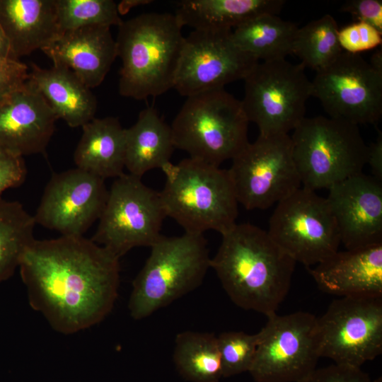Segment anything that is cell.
Returning <instances> with one entry per match:
<instances>
[{
  "label": "cell",
  "instance_id": "6da1fadb",
  "mask_svg": "<svg viewBox=\"0 0 382 382\" xmlns=\"http://www.w3.org/2000/svg\"><path fill=\"white\" fill-rule=\"evenodd\" d=\"M120 258L91 239L36 240L19 268L30 306L58 332L73 334L101 322L120 284Z\"/></svg>",
  "mask_w": 382,
  "mask_h": 382
},
{
  "label": "cell",
  "instance_id": "7a4b0ae2",
  "mask_svg": "<svg viewBox=\"0 0 382 382\" xmlns=\"http://www.w3.org/2000/svg\"><path fill=\"white\" fill-rule=\"evenodd\" d=\"M212 268L238 307L267 317L277 311L290 289L296 262L250 224H236L221 234Z\"/></svg>",
  "mask_w": 382,
  "mask_h": 382
},
{
  "label": "cell",
  "instance_id": "3957f363",
  "mask_svg": "<svg viewBox=\"0 0 382 382\" xmlns=\"http://www.w3.org/2000/svg\"><path fill=\"white\" fill-rule=\"evenodd\" d=\"M117 28L120 94L141 100L173 88L185 40L175 13H141Z\"/></svg>",
  "mask_w": 382,
  "mask_h": 382
},
{
  "label": "cell",
  "instance_id": "277c9868",
  "mask_svg": "<svg viewBox=\"0 0 382 382\" xmlns=\"http://www.w3.org/2000/svg\"><path fill=\"white\" fill-rule=\"evenodd\" d=\"M161 170L166 182L159 193L166 216L185 232L222 234L236 224L238 202L228 169L187 158Z\"/></svg>",
  "mask_w": 382,
  "mask_h": 382
},
{
  "label": "cell",
  "instance_id": "5b68a950",
  "mask_svg": "<svg viewBox=\"0 0 382 382\" xmlns=\"http://www.w3.org/2000/svg\"><path fill=\"white\" fill-rule=\"evenodd\" d=\"M150 248L149 257L132 282L128 303L135 320L147 318L197 288L210 268L203 234L161 235Z\"/></svg>",
  "mask_w": 382,
  "mask_h": 382
},
{
  "label": "cell",
  "instance_id": "8992f818",
  "mask_svg": "<svg viewBox=\"0 0 382 382\" xmlns=\"http://www.w3.org/2000/svg\"><path fill=\"white\" fill-rule=\"evenodd\" d=\"M248 124L241 100L219 88L187 97L170 127L175 149L219 166L249 143Z\"/></svg>",
  "mask_w": 382,
  "mask_h": 382
},
{
  "label": "cell",
  "instance_id": "52a82bcc",
  "mask_svg": "<svg viewBox=\"0 0 382 382\" xmlns=\"http://www.w3.org/2000/svg\"><path fill=\"white\" fill-rule=\"evenodd\" d=\"M293 131L292 155L303 187L329 189L362 173L368 146L358 125L316 116L305 117Z\"/></svg>",
  "mask_w": 382,
  "mask_h": 382
},
{
  "label": "cell",
  "instance_id": "ba28073f",
  "mask_svg": "<svg viewBox=\"0 0 382 382\" xmlns=\"http://www.w3.org/2000/svg\"><path fill=\"white\" fill-rule=\"evenodd\" d=\"M304 70L301 63L266 61L258 62L244 79L242 105L260 135L289 134L306 117L311 81Z\"/></svg>",
  "mask_w": 382,
  "mask_h": 382
},
{
  "label": "cell",
  "instance_id": "9c48e42d",
  "mask_svg": "<svg viewBox=\"0 0 382 382\" xmlns=\"http://www.w3.org/2000/svg\"><path fill=\"white\" fill-rule=\"evenodd\" d=\"M166 217L159 192L124 173L108 190L91 240L120 258L134 248L154 245Z\"/></svg>",
  "mask_w": 382,
  "mask_h": 382
},
{
  "label": "cell",
  "instance_id": "30bf717a",
  "mask_svg": "<svg viewBox=\"0 0 382 382\" xmlns=\"http://www.w3.org/2000/svg\"><path fill=\"white\" fill-rule=\"evenodd\" d=\"M317 320L305 311L267 316L249 371L254 381L299 382L309 376L321 357Z\"/></svg>",
  "mask_w": 382,
  "mask_h": 382
},
{
  "label": "cell",
  "instance_id": "8fae6325",
  "mask_svg": "<svg viewBox=\"0 0 382 382\" xmlns=\"http://www.w3.org/2000/svg\"><path fill=\"white\" fill-rule=\"evenodd\" d=\"M238 204L265 209L301 187L289 134L259 135L233 159L228 169Z\"/></svg>",
  "mask_w": 382,
  "mask_h": 382
},
{
  "label": "cell",
  "instance_id": "7c38bea8",
  "mask_svg": "<svg viewBox=\"0 0 382 382\" xmlns=\"http://www.w3.org/2000/svg\"><path fill=\"white\" fill-rule=\"evenodd\" d=\"M267 232L285 253L307 268L335 253L341 243L326 197L305 187L277 204Z\"/></svg>",
  "mask_w": 382,
  "mask_h": 382
},
{
  "label": "cell",
  "instance_id": "4fadbf2b",
  "mask_svg": "<svg viewBox=\"0 0 382 382\" xmlns=\"http://www.w3.org/2000/svg\"><path fill=\"white\" fill-rule=\"evenodd\" d=\"M321 357L361 368L382 352V297L344 296L318 318Z\"/></svg>",
  "mask_w": 382,
  "mask_h": 382
},
{
  "label": "cell",
  "instance_id": "5bb4252c",
  "mask_svg": "<svg viewBox=\"0 0 382 382\" xmlns=\"http://www.w3.org/2000/svg\"><path fill=\"white\" fill-rule=\"evenodd\" d=\"M311 96L320 100L330 117L374 125L382 115V74L360 54L342 51L316 72Z\"/></svg>",
  "mask_w": 382,
  "mask_h": 382
},
{
  "label": "cell",
  "instance_id": "9a60e30c",
  "mask_svg": "<svg viewBox=\"0 0 382 382\" xmlns=\"http://www.w3.org/2000/svg\"><path fill=\"white\" fill-rule=\"evenodd\" d=\"M257 63L235 44L231 30H193L185 37L173 88L186 98L224 88Z\"/></svg>",
  "mask_w": 382,
  "mask_h": 382
},
{
  "label": "cell",
  "instance_id": "2e32d148",
  "mask_svg": "<svg viewBox=\"0 0 382 382\" xmlns=\"http://www.w3.org/2000/svg\"><path fill=\"white\" fill-rule=\"evenodd\" d=\"M108 190L105 180L79 168L53 174L33 216L35 224L65 236H82L99 219Z\"/></svg>",
  "mask_w": 382,
  "mask_h": 382
},
{
  "label": "cell",
  "instance_id": "e0dca14e",
  "mask_svg": "<svg viewBox=\"0 0 382 382\" xmlns=\"http://www.w3.org/2000/svg\"><path fill=\"white\" fill-rule=\"evenodd\" d=\"M326 199L346 249L382 243V183L363 173L328 189Z\"/></svg>",
  "mask_w": 382,
  "mask_h": 382
},
{
  "label": "cell",
  "instance_id": "ac0fdd59",
  "mask_svg": "<svg viewBox=\"0 0 382 382\" xmlns=\"http://www.w3.org/2000/svg\"><path fill=\"white\" fill-rule=\"evenodd\" d=\"M58 120L30 83L0 105V146L21 156L45 152Z\"/></svg>",
  "mask_w": 382,
  "mask_h": 382
},
{
  "label": "cell",
  "instance_id": "d6986e66",
  "mask_svg": "<svg viewBox=\"0 0 382 382\" xmlns=\"http://www.w3.org/2000/svg\"><path fill=\"white\" fill-rule=\"evenodd\" d=\"M42 51L53 64L71 70L90 89L103 81L117 57L110 28L103 25L65 31Z\"/></svg>",
  "mask_w": 382,
  "mask_h": 382
},
{
  "label": "cell",
  "instance_id": "ffe728a7",
  "mask_svg": "<svg viewBox=\"0 0 382 382\" xmlns=\"http://www.w3.org/2000/svg\"><path fill=\"white\" fill-rule=\"evenodd\" d=\"M308 270L325 292L341 297H382V243L337 250Z\"/></svg>",
  "mask_w": 382,
  "mask_h": 382
},
{
  "label": "cell",
  "instance_id": "44dd1931",
  "mask_svg": "<svg viewBox=\"0 0 382 382\" xmlns=\"http://www.w3.org/2000/svg\"><path fill=\"white\" fill-rule=\"evenodd\" d=\"M0 25L14 60L42 50L60 35L54 0H0Z\"/></svg>",
  "mask_w": 382,
  "mask_h": 382
},
{
  "label": "cell",
  "instance_id": "7402d4cb",
  "mask_svg": "<svg viewBox=\"0 0 382 382\" xmlns=\"http://www.w3.org/2000/svg\"><path fill=\"white\" fill-rule=\"evenodd\" d=\"M29 81L57 116L71 127H82L94 118L97 100L91 89L69 68L53 64L44 69L31 64Z\"/></svg>",
  "mask_w": 382,
  "mask_h": 382
},
{
  "label": "cell",
  "instance_id": "603a6c76",
  "mask_svg": "<svg viewBox=\"0 0 382 382\" xmlns=\"http://www.w3.org/2000/svg\"><path fill=\"white\" fill-rule=\"evenodd\" d=\"M74 154L76 168L104 180L124 174L125 128L117 117L93 118L81 127Z\"/></svg>",
  "mask_w": 382,
  "mask_h": 382
},
{
  "label": "cell",
  "instance_id": "cb8c5ba5",
  "mask_svg": "<svg viewBox=\"0 0 382 382\" xmlns=\"http://www.w3.org/2000/svg\"><path fill=\"white\" fill-rule=\"evenodd\" d=\"M283 0H182L175 15L193 30H231L256 17L278 15Z\"/></svg>",
  "mask_w": 382,
  "mask_h": 382
},
{
  "label": "cell",
  "instance_id": "d4e9b609",
  "mask_svg": "<svg viewBox=\"0 0 382 382\" xmlns=\"http://www.w3.org/2000/svg\"><path fill=\"white\" fill-rule=\"evenodd\" d=\"M174 149L171 127L154 108L144 109L137 122L125 128V168L129 174L141 178L151 170L162 169L170 162Z\"/></svg>",
  "mask_w": 382,
  "mask_h": 382
},
{
  "label": "cell",
  "instance_id": "484cf974",
  "mask_svg": "<svg viewBox=\"0 0 382 382\" xmlns=\"http://www.w3.org/2000/svg\"><path fill=\"white\" fill-rule=\"evenodd\" d=\"M298 28L278 15L265 14L234 28L232 39L241 50L258 61L285 59L292 54Z\"/></svg>",
  "mask_w": 382,
  "mask_h": 382
},
{
  "label": "cell",
  "instance_id": "4316f807",
  "mask_svg": "<svg viewBox=\"0 0 382 382\" xmlns=\"http://www.w3.org/2000/svg\"><path fill=\"white\" fill-rule=\"evenodd\" d=\"M173 358L179 374L190 382H219L223 378L217 336L214 333H178Z\"/></svg>",
  "mask_w": 382,
  "mask_h": 382
},
{
  "label": "cell",
  "instance_id": "83f0119b",
  "mask_svg": "<svg viewBox=\"0 0 382 382\" xmlns=\"http://www.w3.org/2000/svg\"><path fill=\"white\" fill-rule=\"evenodd\" d=\"M35 221L17 201L0 197V282L13 275L35 240Z\"/></svg>",
  "mask_w": 382,
  "mask_h": 382
},
{
  "label": "cell",
  "instance_id": "f1b7e54d",
  "mask_svg": "<svg viewBox=\"0 0 382 382\" xmlns=\"http://www.w3.org/2000/svg\"><path fill=\"white\" fill-rule=\"evenodd\" d=\"M335 18L329 14L298 28L293 43L292 54L301 64L316 72L332 63L342 52Z\"/></svg>",
  "mask_w": 382,
  "mask_h": 382
},
{
  "label": "cell",
  "instance_id": "f546056e",
  "mask_svg": "<svg viewBox=\"0 0 382 382\" xmlns=\"http://www.w3.org/2000/svg\"><path fill=\"white\" fill-rule=\"evenodd\" d=\"M60 34L88 25L119 26L122 22L112 0H54Z\"/></svg>",
  "mask_w": 382,
  "mask_h": 382
},
{
  "label": "cell",
  "instance_id": "4dcf8cb0",
  "mask_svg": "<svg viewBox=\"0 0 382 382\" xmlns=\"http://www.w3.org/2000/svg\"><path fill=\"white\" fill-rule=\"evenodd\" d=\"M224 378L249 372L255 359L258 335L224 332L217 336Z\"/></svg>",
  "mask_w": 382,
  "mask_h": 382
},
{
  "label": "cell",
  "instance_id": "1f68e13d",
  "mask_svg": "<svg viewBox=\"0 0 382 382\" xmlns=\"http://www.w3.org/2000/svg\"><path fill=\"white\" fill-rule=\"evenodd\" d=\"M338 39L342 50L358 54L381 45L382 33L368 23L356 21L340 29Z\"/></svg>",
  "mask_w": 382,
  "mask_h": 382
},
{
  "label": "cell",
  "instance_id": "d6a6232c",
  "mask_svg": "<svg viewBox=\"0 0 382 382\" xmlns=\"http://www.w3.org/2000/svg\"><path fill=\"white\" fill-rule=\"evenodd\" d=\"M26 175L23 157L0 146V197L6 190L20 186Z\"/></svg>",
  "mask_w": 382,
  "mask_h": 382
},
{
  "label": "cell",
  "instance_id": "836d02e7",
  "mask_svg": "<svg viewBox=\"0 0 382 382\" xmlns=\"http://www.w3.org/2000/svg\"><path fill=\"white\" fill-rule=\"evenodd\" d=\"M27 65L20 60L8 59L0 62V105L28 81Z\"/></svg>",
  "mask_w": 382,
  "mask_h": 382
},
{
  "label": "cell",
  "instance_id": "e575fe53",
  "mask_svg": "<svg viewBox=\"0 0 382 382\" xmlns=\"http://www.w3.org/2000/svg\"><path fill=\"white\" fill-rule=\"evenodd\" d=\"M299 382H374L361 368L332 364L316 368L309 376Z\"/></svg>",
  "mask_w": 382,
  "mask_h": 382
},
{
  "label": "cell",
  "instance_id": "d590c367",
  "mask_svg": "<svg viewBox=\"0 0 382 382\" xmlns=\"http://www.w3.org/2000/svg\"><path fill=\"white\" fill-rule=\"evenodd\" d=\"M340 11L350 13L357 21L368 23L382 33L381 0H349Z\"/></svg>",
  "mask_w": 382,
  "mask_h": 382
},
{
  "label": "cell",
  "instance_id": "8d00e7d4",
  "mask_svg": "<svg viewBox=\"0 0 382 382\" xmlns=\"http://www.w3.org/2000/svg\"><path fill=\"white\" fill-rule=\"evenodd\" d=\"M371 167L373 177L382 181V133L378 132L376 141L368 146L366 164Z\"/></svg>",
  "mask_w": 382,
  "mask_h": 382
},
{
  "label": "cell",
  "instance_id": "74e56055",
  "mask_svg": "<svg viewBox=\"0 0 382 382\" xmlns=\"http://www.w3.org/2000/svg\"><path fill=\"white\" fill-rule=\"evenodd\" d=\"M11 47L9 41L0 25V62L10 59Z\"/></svg>",
  "mask_w": 382,
  "mask_h": 382
},
{
  "label": "cell",
  "instance_id": "f35d334b",
  "mask_svg": "<svg viewBox=\"0 0 382 382\" xmlns=\"http://www.w3.org/2000/svg\"><path fill=\"white\" fill-rule=\"evenodd\" d=\"M150 1H143V0H127L122 1L117 4L118 12L120 14L124 15L125 13L129 11V10L136 6L141 4H146Z\"/></svg>",
  "mask_w": 382,
  "mask_h": 382
},
{
  "label": "cell",
  "instance_id": "ab89813d",
  "mask_svg": "<svg viewBox=\"0 0 382 382\" xmlns=\"http://www.w3.org/2000/svg\"><path fill=\"white\" fill-rule=\"evenodd\" d=\"M371 67L377 72L382 74V50H376L372 54L370 62Z\"/></svg>",
  "mask_w": 382,
  "mask_h": 382
},
{
  "label": "cell",
  "instance_id": "60d3db41",
  "mask_svg": "<svg viewBox=\"0 0 382 382\" xmlns=\"http://www.w3.org/2000/svg\"><path fill=\"white\" fill-rule=\"evenodd\" d=\"M374 382H382L381 377H378V378H376L375 380H374Z\"/></svg>",
  "mask_w": 382,
  "mask_h": 382
}]
</instances>
